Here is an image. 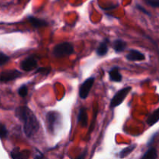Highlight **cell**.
<instances>
[{"mask_svg": "<svg viewBox=\"0 0 159 159\" xmlns=\"http://www.w3.org/2000/svg\"><path fill=\"white\" fill-rule=\"evenodd\" d=\"M22 73L18 70H7L0 73V82H8L18 79Z\"/></svg>", "mask_w": 159, "mask_h": 159, "instance_id": "6", "label": "cell"}, {"mask_svg": "<svg viewBox=\"0 0 159 159\" xmlns=\"http://www.w3.org/2000/svg\"><path fill=\"white\" fill-rule=\"evenodd\" d=\"M78 123L82 125V127H86L88 124V115L87 110L85 107H82L79 110V115H78Z\"/></svg>", "mask_w": 159, "mask_h": 159, "instance_id": "10", "label": "cell"}, {"mask_svg": "<svg viewBox=\"0 0 159 159\" xmlns=\"http://www.w3.org/2000/svg\"><path fill=\"white\" fill-rule=\"evenodd\" d=\"M159 120V109H157L147 120V123L150 126H153Z\"/></svg>", "mask_w": 159, "mask_h": 159, "instance_id": "16", "label": "cell"}, {"mask_svg": "<svg viewBox=\"0 0 159 159\" xmlns=\"http://www.w3.org/2000/svg\"><path fill=\"white\" fill-rule=\"evenodd\" d=\"M107 52H108V45H107V43L105 41L102 42L97 48L96 54L99 56H100V57H102V56L106 55Z\"/></svg>", "mask_w": 159, "mask_h": 159, "instance_id": "15", "label": "cell"}, {"mask_svg": "<svg viewBox=\"0 0 159 159\" xmlns=\"http://www.w3.org/2000/svg\"><path fill=\"white\" fill-rule=\"evenodd\" d=\"M137 147L136 144H131V145L128 146V147L125 148L124 149H123L120 152V158H124L125 157H127V155H130L132 152L135 149V148Z\"/></svg>", "mask_w": 159, "mask_h": 159, "instance_id": "17", "label": "cell"}, {"mask_svg": "<svg viewBox=\"0 0 159 159\" xmlns=\"http://www.w3.org/2000/svg\"><path fill=\"white\" fill-rule=\"evenodd\" d=\"M137 8H138V9H140V10H141V11H142V12H144V13H145V14H148V15H150V14H149L148 12V11H147V10H145V9H144V8L142 7V6H138H138H137Z\"/></svg>", "mask_w": 159, "mask_h": 159, "instance_id": "24", "label": "cell"}, {"mask_svg": "<svg viewBox=\"0 0 159 159\" xmlns=\"http://www.w3.org/2000/svg\"><path fill=\"white\" fill-rule=\"evenodd\" d=\"M18 93L21 97H25L28 94V89L26 85H22L18 89Z\"/></svg>", "mask_w": 159, "mask_h": 159, "instance_id": "20", "label": "cell"}, {"mask_svg": "<svg viewBox=\"0 0 159 159\" xmlns=\"http://www.w3.org/2000/svg\"><path fill=\"white\" fill-rule=\"evenodd\" d=\"M20 68L25 71H30L37 68V61L34 56H30L20 63Z\"/></svg>", "mask_w": 159, "mask_h": 159, "instance_id": "7", "label": "cell"}, {"mask_svg": "<svg viewBox=\"0 0 159 159\" xmlns=\"http://www.w3.org/2000/svg\"><path fill=\"white\" fill-rule=\"evenodd\" d=\"M50 71H51V68H39L37 70V71H36V73L40 72L41 74L43 75H48L50 73Z\"/></svg>", "mask_w": 159, "mask_h": 159, "instance_id": "22", "label": "cell"}, {"mask_svg": "<svg viewBox=\"0 0 159 159\" xmlns=\"http://www.w3.org/2000/svg\"><path fill=\"white\" fill-rule=\"evenodd\" d=\"M126 58L130 61H142L145 60V56L141 51L132 49L129 51L127 55L126 56Z\"/></svg>", "mask_w": 159, "mask_h": 159, "instance_id": "8", "label": "cell"}, {"mask_svg": "<svg viewBox=\"0 0 159 159\" xmlns=\"http://www.w3.org/2000/svg\"><path fill=\"white\" fill-rule=\"evenodd\" d=\"M94 82L95 78L90 77L89 78V79H87L82 84V85L80 86V89H79V96H80L81 99H85L88 97L90 90L93 88Z\"/></svg>", "mask_w": 159, "mask_h": 159, "instance_id": "5", "label": "cell"}, {"mask_svg": "<svg viewBox=\"0 0 159 159\" xmlns=\"http://www.w3.org/2000/svg\"><path fill=\"white\" fill-rule=\"evenodd\" d=\"M9 61V57L2 52H0V66H2Z\"/></svg>", "mask_w": 159, "mask_h": 159, "instance_id": "19", "label": "cell"}, {"mask_svg": "<svg viewBox=\"0 0 159 159\" xmlns=\"http://www.w3.org/2000/svg\"><path fill=\"white\" fill-rule=\"evenodd\" d=\"M109 75H110V80L113 81V82H120L121 80H122V75L120 74L118 67H114V68H112V69L109 71Z\"/></svg>", "mask_w": 159, "mask_h": 159, "instance_id": "11", "label": "cell"}, {"mask_svg": "<svg viewBox=\"0 0 159 159\" xmlns=\"http://www.w3.org/2000/svg\"><path fill=\"white\" fill-rule=\"evenodd\" d=\"M86 155H87V151L85 150V151H84V152H82V153L79 156H78L75 159H85V156H86Z\"/></svg>", "mask_w": 159, "mask_h": 159, "instance_id": "23", "label": "cell"}, {"mask_svg": "<svg viewBox=\"0 0 159 159\" xmlns=\"http://www.w3.org/2000/svg\"><path fill=\"white\" fill-rule=\"evenodd\" d=\"M16 116L23 124V130L26 137L32 138L37 133L40 124L30 109L26 107H18L16 110Z\"/></svg>", "mask_w": 159, "mask_h": 159, "instance_id": "1", "label": "cell"}, {"mask_svg": "<svg viewBox=\"0 0 159 159\" xmlns=\"http://www.w3.org/2000/svg\"><path fill=\"white\" fill-rule=\"evenodd\" d=\"M157 158H158L157 150L155 148H151L145 152L141 159H157Z\"/></svg>", "mask_w": 159, "mask_h": 159, "instance_id": "14", "label": "cell"}, {"mask_svg": "<svg viewBox=\"0 0 159 159\" xmlns=\"http://www.w3.org/2000/svg\"><path fill=\"white\" fill-rule=\"evenodd\" d=\"M8 135V130L5 124L0 123V138H6Z\"/></svg>", "mask_w": 159, "mask_h": 159, "instance_id": "18", "label": "cell"}, {"mask_svg": "<svg viewBox=\"0 0 159 159\" xmlns=\"http://www.w3.org/2000/svg\"><path fill=\"white\" fill-rule=\"evenodd\" d=\"M28 20L30 23V24L35 28H40L42 26H46L48 25V23L45 20H40V19H37L34 16H29Z\"/></svg>", "mask_w": 159, "mask_h": 159, "instance_id": "12", "label": "cell"}, {"mask_svg": "<svg viewBox=\"0 0 159 159\" xmlns=\"http://www.w3.org/2000/svg\"><path fill=\"white\" fill-rule=\"evenodd\" d=\"M46 121L48 131L52 134H54L61 126V115L57 111H50L46 115Z\"/></svg>", "mask_w": 159, "mask_h": 159, "instance_id": "2", "label": "cell"}, {"mask_svg": "<svg viewBox=\"0 0 159 159\" xmlns=\"http://www.w3.org/2000/svg\"><path fill=\"white\" fill-rule=\"evenodd\" d=\"M144 1L148 5L154 8H158L159 6V0H144Z\"/></svg>", "mask_w": 159, "mask_h": 159, "instance_id": "21", "label": "cell"}, {"mask_svg": "<svg viewBox=\"0 0 159 159\" xmlns=\"http://www.w3.org/2000/svg\"><path fill=\"white\" fill-rule=\"evenodd\" d=\"M113 48L116 52L120 53L126 49V48H127V43L125 41H124V40H120V39H118V40H116L113 42Z\"/></svg>", "mask_w": 159, "mask_h": 159, "instance_id": "13", "label": "cell"}, {"mask_svg": "<svg viewBox=\"0 0 159 159\" xmlns=\"http://www.w3.org/2000/svg\"><path fill=\"white\" fill-rule=\"evenodd\" d=\"M74 53V47L69 42H63L56 45L53 50V54L55 57H63Z\"/></svg>", "mask_w": 159, "mask_h": 159, "instance_id": "3", "label": "cell"}, {"mask_svg": "<svg viewBox=\"0 0 159 159\" xmlns=\"http://www.w3.org/2000/svg\"><path fill=\"white\" fill-rule=\"evenodd\" d=\"M130 90H131V87H126V88L119 90L112 98L111 102H110V107L115 108L116 107H119L126 99Z\"/></svg>", "mask_w": 159, "mask_h": 159, "instance_id": "4", "label": "cell"}, {"mask_svg": "<svg viewBox=\"0 0 159 159\" xmlns=\"http://www.w3.org/2000/svg\"><path fill=\"white\" fill-rule=\"evenodd\" d=\"M10 154L12 159H28L30 155V152L28 151L20 152L18 148H15Z\"/></svg>", "mask_w": 159, "mask_h": 159, "instance_id": "9", "label": "cell"}]
</instances>
